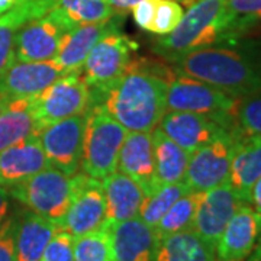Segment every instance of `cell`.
I'll list each match as a JSON object with an SVG mask.
<instances>
[{
    "mask_svg": "<svg viewBox=\"0 0 261 261\" xmlns=\"http://www.w3.org/2000/svg\"><path fill=\"white\" fill-rule=\"evenodd\" d=\"M173 70L130 61L125 73L111 86L90 90L89 108H99L130 132H149L167 112V80ZM87 108V109H89Z\"/></svg>",
    "mask_w": 261,
    "mask_h": 261,
    "instance_id": "obj_1",
    "label": "cell"
},
{
    "mask_svg": "<svg viewBox=\"0 0 261 261\" xmlns=\"http://www.w3.org/2000/svg\"><path fill=\"white\" fill-rule=\"evenodd\" d=\"M173 73L189 75L240 99L261 87V64L241 49L216 44L168 60Z\"/></svg>",
    "mask_w": 261,
    "mask_h": 261,
    "instance_id": "obj_2",
    "label": "cell"
},
{
    "mask_svg": "<svg viewBox=\"0 0 261 261\" xmlns=\"http://www.w3.org/2000/svg\"><path fill=\"white\" fill-rule=\"evenodd\" d=\"M238 35L228 15L226 0H193L177 27L157 39L154 53L170 60L190 49L229 42Z\"/></svg>",
    "mask_w": 261,
    "mask_h": 261,
    "instance_id": "obj_3",
    "label": "cell"
},
{
    "mask_svg": "<svg viewBox=\"0 0 261 261\" xmlns=\"http://www.w3.org/2000/svg\"><path fill=\"white\" fill-rule=\"evenodd\" d=\"M83 173L73 176L48 166L15 186L9 187L10 197L25 209L60 225L74 196Z\"/></svg>",
    "mask_w": 261,
    "mask_h": 261,
    "instance_id": "obj_4",
    "label": "cell"
},
{
    "mask_svg": "<svg viewBox=\"0 0 261 261\" xmlns=\"http://www.w3.org/2000/svg\"><path fill=\"white\" fill-rule=\"evenodd\" d=\"M128 130L112 116L99 108L86 111L83 155V173L89 177L103 180L118 168V157Z\"/></svg>",
    "mask_w": 261,
    "mask_h": 261,
    "instance_id": "obj_5",
    "label": "cell"
},
{
    "mask_svg": "<svg viewBox=\"0 0 261 261\" xmlns=\"http://www.w3.org/2000/svg\"><path fill=\"white\" fill-rule=\"evenodd\" d=\"M245 135L240 128L225 132L190 154L183 181L192 192H206L229 178L235 147Z\"/></svg>",
    "mask_w": 261,
    "mask_h": 261,
    "instance_id": "obj_6",
    "label": "cell"
},
{
    "mask_svg": "<svg viewBox=\"0 0 261 261\" xmlns=\"http://www.w3.org/2000/svg\"><path fill=\"white\" fill-rule=\"evenodd\" d=\"M77 27L60 8H54L44 16L29 20L19 29L15 39L16 61L54 60L65 35Z\"/></svg>",
    "mask_w": 261,
    "mask_h": 261,
    "instance_id": "obj_7",
    "label": "cell"
},
{
    "mask_svg": "<svg viewBox=\"0 0 261 261\" xmlns=\"http://www.w3.org/2000/svg\"><path fill=\"white\" fill-rule=\"evenodd\" d=\"M90 89L82 70L65 73L44 92L32 97L39 129L49 123L84 113L89 108Z\"/></svg>",
    "mask_w": 261,
    "mask_h": 261,
    "instance_id": "obj_8",
    "label": "cell"
},
{
    "mask_svg": "<svg viewBox=\"0 0 261 261\" xmlns=\"http://www.w3.org/2000/svg\"><path fill=\"white\" fill-rule=\"evenodd\" d=\"M159 126L190 154L225 132L238 128L233 113L196 112H166Z\"/></svg>",
    "mask_w": 261,
    "mask_h": 261,
    "instance_id": "obj_9",
    "label": "cell"
},
{
    "mask_svg": "<svg viewBox=\"0 0 261 261\" xmlns=\"http://www.w3.org/2000/svg\"><path fill=\"white\" fill-rule=\"evenodd\" d=\"M86 112L49 123L38 132L48 164L65 174L79 173L83 155Z\"/></svg>",
    "mask_w": 261,
    "mask_h": 261,
    "instance_id": "obj_10",
    "label": "cell"
},
{
    "mask_svg": "<svg viewBox=\"0 0 261 261\" xmlns=\"http://www.w3.org/2000/svg\"><path fill=\"white\" fill-rule=\"evenodd\" d=\"M167 112L233 113L237 99L197 79L171 74L167 80Z\"/></svg>",
    "mask_w": 261,
    "mask_h": 261,
    "instance_id": "obj_11",
    "label": "cell"
},
{
    "mask_svg": "<svg viewBox=\"0 0 261 261\" xmlns=\"http://www.w3.org/2000/svg\"><path fill=\"white\" fill-rule=\"evenodd\" d=\"M135 47L119 32L108 34L92 48L84 61V80L90 90H100L121 77L130 63Z\"/></svg>",
    "mask_w": 261,
    "mask_h": 261,
    "instance_id": "obj_12",
    "label": "cell"
},
{
    "mask_svg": "<svg viewBox=\"0 0 261 261\" xmlns=\"http://www.w3.org/2000/svg\"><path fill=\"white\" fill-rule=\"evenodd\" d=\"M106 224V202L102 183L83 173L71 203L60 222V228L75 238L100 229Z\"/></svg>",
    "mask_w": 261,
    "mask_h": 261,
    "instance_id": "obj_13",
    "label": "cell"
},
{
    "mask_svg": "<svg viewBox=\"0 0 261 261\" xmlns=\"http://www.w3.org/2000/svg\"><path fill=\"white\" fill-rule=\"evenodd\" d=\"M243 203L245 202L237 193L229 180L206 190L202 193L197 205L192 229L205 238L207 243L216 245L225 226Z\"/></svg>",
    "mask_w": 261,
    "mask_h": 261,
    "instance_id": "obj_14",
    "label": "cell"
},
{
    "mask_svg": "<svg viewBox=\"0 0 261 261\" xmlns=\"http://www.w3.org/2000/svg\"><path fill=\"white\" fill-rule=\"evenodd\" d=\"M123 18L125 13H116L115 16L103 22L80 23L74 27L65 35L61 48L54 58V63L64 71V74L82 70L92 48L105 35L121 31Z\"/></svg>",
    "mask_w": 261,
    "mask_h": 261,
    "instance_id": "obj_15",
    "label": "cell"
},
{
    "mask_svg": "<svg viewBox=\"0 0 261 261\" xmlns=\"http://www.w3.org/2000/svg\"><path fill=\"white\" fill-rule=\"evenodd\" d=\"M261 233L260 219L250 203H243L215 245L216 261H245Z\"/></svg>",
    "mask_w": 261,
    "mask_h": 261,
    "instance_id": "obj_16",
    "label": "cell"
},
{
    "mask_svg": "<svg viewBox=\"0 0 261 261\" xmlns=\"http://www.w3.org/2000/svg\"><path fill=\"white\" fill-rule=\"evenodd\" d=\"M113 261H152L160 238L155 228L141 218L108 224Z\"/></svg>",
    "mask_w": 261,
    "mask_h": 261,
    "instance_id": "obj_17",
    "label": "cell"
},
{
    "mask_svg": "<svg viewBox=\"0 0 261 261\" xmlns=\"http://www.w3.org/2000/svg\"><path fill=\"white\" fill-rule=\"evenodd\" d=\"M64 74V71L54 63L48 61H13L0 73V89L12 99L35 97L48 86Z\"/></svg>",
    "mask_w": 261,
    "mask_h": 261,
    "instance_id": "obj_18",
    "label": "cell"
},
{
    "mask_svg": "<svg viewBox=\"0 0 261 261\" xmlns=\"http://www.w3.org/2000/svg\"><path fill=\"white\" fill-rule=\"evenodd\" d=\"M119 171L137 180L148 195L155 189V155L149 132H130L122 144L118 157Z\"/></svg>",
    "mask_w": 261,
    "mask_h": 261,
    "instance_id": "obj_19",
    "label": "cell"
},
{
    "mask_svg": "<svg viewBox=\"0 0 261 261\" xmlns=\"http://www.w3.org/2000/svg\"><path fill=\"white\" fill-rule=\"evenodd\" d=\"M48 166L38 135L31 137L0 152V186L9 189Z\"/></svg>",
    "mask_w": 261,
    "mask_h": 261,
    "instance_id": "obj_20",
    "label": "cell"
},
{
    "mask_svg": "<svg viewBox=\"0 0 261 261\" xmlns=\"http://www.w3.org/2000/svg\"><path fill=\"white\" fill-rule=\"evenodd\" d=\"M106 202L108 224L137 218L145 199V190L137 180L123 173H112L100 180Z\"/></svg>",
    "mask_w": 261,
    "mask_h": 261,
    "instance_id": "obj_21",
    "label": "cell"
},
{
    "mask_svg": "<svg viewBox=\"0 0 261 261\" xmlns=\"http://www.w3.org/2000/svg\"><path fill=\"white\" fill-rule=\"evenodd\" d=\"M60 225L28 209L16 214L15 261H39Z\"/></svg>",
    "mask_w": 261,
    "mask_h": 261,
    "instance_id": "obj_22",
    "label": "cell"
},
{
    "mask_svg": "<svg viewBox=\"0 0 261 261\" xmlns=\"http://www.w3.org/2000/svg\"><path fill=\"white\" fill-rule=\"evenodd\" d=\"M54 8L53 0H18L13 8L0 15V73L15 61V39L19 29Z\"/></svg>",
    "mask_w": 261,
    "mask_h": 261,
    "instance_id": "obj_23",
    "label": "cell"
},
{
    "mask_svg": "<svg viewBox=\"0 0 261 261\" xmlns=\"http://www.w3.org/2000/svg\"><path fill=\"white\" fill-rule=\"evenodd\" d=\"M261 177V135H243L235 147L229 183L250 203L252 185Z\"/></svg>",
    "mask_w": 261,
    "mask_h": 261,
    "instance_id": "obj_24",
    "label": "cell"
},
{
    "mask_svg": "<svg viewBox=\"0 0 261 261\" xmlns=\"http://www.w3.org/2000/svg\"><path fill=\"white\" fill-rule=\"evenodd\" d=\"M152 261H216L215 245L193 229L161 238Z\"/></svg>",
    "mask_w": 261,
    "mask_h": 261,
    "instance_id": "obj_25",
    "label": "cell"
},
{
    "mask_svg": "<svg viewBox=\"0 0 261 261\" xmlns=\"http://www.w3.org/2000/svg\"><path fill=\"white\" fill-rule=\"evenodd\" d=\"M151 135L155 155V187L183 181L190 152L170 140L160 126L151 130Z\"/></svg>",
    "mask_w": 261,
    "mask_h": 261,
    "instance_id": "obj_26",
    "label": "cell"
},
{
    "mask_svg": "<svg viewBox=\"0 0 261 261\" xmlns=\"http://www.w3.org/2000/svg\"><path fill=\"white\" fill-rule=\"evenodd\" d=\"M39 132L32 97L13 99L0 113V152L12 145L35 137Z\"/></svg>",
    "mask_w": 261,
    "mask_h": 261,
    "instance_id": "obj_27",
    "label": "cell"
},
{
    "mask_svg": "<svg viewBox=\"0 0 261 261\" xmlns=\"http://www.w3.org/2000/svg\"><path fill=\"white\" fill-rule=\"evenodd\" d=\"M187 192H190V189L186 186L185 181L155 187L145 196L138 216L145 224L155 228V225L159 224L160 219L166 215L173 203H176Z\"/></svg>",
    "mask_w": 261,
    "mask_h": 261,
    "instance_id": "obj_28",
    "label": "cell"
},
{
    "mask_svg": "<svg viewBox=\"0 0 261 261\" xmlns=\"http://www.w3.org/2000/svg\"><path fill=\"white\" fill-rule=\"evenodd\" d=\"M202 193L203 192L190 190L185 196H181L176 203H173L166 215L160 219L159 224L155 225V231L160 238H164L167 235L180 232V231L192 229Z\"/></svg>",
    "mask_w": 261,
    "mask_h": 261,
    "instance_id": "obj_29",
    "label": "cell"
},
{
    "mask_svg": "<svg viewBox=\"0 0 261 261\" xmlns=\"http://www.w3.org/2000/svg\"><path fill=\"white\" fill-rule=\"evenodd\" d=\"M53 2L56 8L64 10L65 15L77 25L103 22L118 13L105 0H53Z\"/></svg>",
    "mask_w": 261,
    "mask_h": 261,
    "instance_id": "obj_30",
    "label": "cell"
},
{
    "mask_svg": "<svg viewBox=\"0 0 261 261\" xmlns=\"http://www.w3.org/2000/svg\"><path fill=\"white\" fill-rule=\"evenodd\" d=\"M74 261H113L108 224L74 238Z\"/></svg>",
    "mask_w": 261,
    "mask_h": 261,
    "instance_id": "obj_31",
    "label": "cell"
},
{
    "mask_svg": "<svg viewBox=\"0 0 261 261\" xmlns=\"http://www.w3.org/2000/svg\"><path fill=\"white\" fill-rule=\"evenodd\" d=\"M233 118L245 135H261V87L237 99Z\"/></svg>",
    "mask_w": 261,
    "mask_h": 261,
    "instance_id": "obj_32",
    "label": "cell"
},
{
    "mask_svg": "<svg viewBox=\"0 0 261 261\" xmlns=\"http://www.w3.org/2000/svg\"><path fill=\"white\" fill-rule=\"evenodd\" d=\"M183 6L177 0H157L155 15L149 32L157 35H167L178 25L183 18Z\"/></svg>",
    "mask_w": 261,
    "mask_h": 261,
    "instance_id": "obj_33",
    "label": "cell"
},
{
    "mask_svg": "<svg viewBox=\"0 0 261 261\" xmlns=\"http://www.w3.org/2000/svg\"><path fill=\"white\" fill-rule=\"evenodd\" d=\"M226 10L240 34L261 20V0H226Z\"/></svg>",
    "mask_w": 261,
    "mask_h": 261,
    "instance_id": "obj_34",
    "label": "cell"
},
{
    "mask_svg": "<svg viewBox=\"0 0 261 261\" xmlns=\"http://www.w3.org/2000/svg\"><path fill=\"white\" fill-rule=\"evenodd\" d=\"M39 261H74V237L64 229H58Z\"/></svg>",
    "mask_w": 261,
    "mask_h": 261,
    "instance_id": "obj_35",
    "label": "cell"
},
{
    "mask_svg": "<svg viewBox=\"0 0 261 261\" xmlns=\"http://www.w3.org/2000/svg\"><path fill=\"white\" fill-rule=\"evenodd\" d=\"M16 214L9 215L0 224V261H15Z\"/></svg>",
    "mask_w": 261,
    "mask_h": 261,
    "instance_id": "obj_36",
    "label": "cell"
},
{
    "mask_svg": "<svg viewBox=\"0 0 261 261\" xmlns=\"http://www.w3.org/2000/svg\"><path fill=\"white\" fill-rule=\"evenodd\" d=\"M155 8H157V0H141L135 6H132V16L135 23L140 28L149 31L155 15Z\"/></svg>",
    "mask_w": 261,
    "mask_h": 261,
    "instance_id": "obj_37",
    "label": "cell"
},
{
    "mask_svg": "<svg viewBox=\"0 0 261 261\" xmlns=\"http://www.w3.org/2000/svg\"><path fill=\"white\" fill-rule=\"evenodd\" d=\"M250 205L254 207L261 225V177L252 185L251 193H250Z\"/></svg>",
    "mask_w": 261,
    "mask_h": 261,
    "instance_id": "obj_38",
    "label": "cell"
},
{
    "mask_svg": "<svg viewBox=\"0 0 261 261\" xmlns=\"http://www.w3.org/2000/svg\"><path fill=\"white\" fill-rule=\"evenodd\" d=\"M10 209V193L9 189L0 186V224L9 216Z\"/></svg>",
    "mask_w": 261,
    "mask_h": 261,
    "instance_id": "obj_39",
    "label": "cell"
},
{
    "mask_svg": "<svg viewBox=\"0 0 261 261\" xmlns=\"http://www.w3.org/2000/svg\"><path fill=\"white\" fill-rule=\"evenodd\" d=\"M108 5H111L116 12L125 13L126 10L132 9V6H135L141 0H105Z\"/></svg>",
    "mask_w": 261,
    "mask_h": 261,
    "instance_id": "obj_40",
    "label": "cell"
},
{
    "mask_svg": "<svg viewBox=\"0 0 261 261\" xmlns=\"http://www.w3.org/2000/svg\"><path fill=\"white\" fill-rule=\"evenodd\" d=\"M12 100H13V99L10 97L9 94L0 89V113H3L6 111V108L9 106V103L12 102Z\"/></svg>",
    "mask_w": 261,
    "mask_h": 261,
    "instance_id": "obj_41",
    "label": "cell"
},
{
    "mask_svg": "<svg viewBox=\"0 0 261 261\" xmlns=\"http://www.w3.org/2000/svg\"><path fill=\"white\" fill-rule=\"evenodd\" d=\"M18 0H0V15H3L5 12H8L10 8L15 6Z\"/></svg>",
    "mask_w": 261,
    "mask_h": 261,
    "instance_id": "obj_42",
    "label": "cell"
},
{
    "mask_svg": "<svg viewBox=\"0 0 261 261\" xmlns=\"http://www.w3.org/2000/svg\"><path fill=\"white\" fill-rule=\"evenodd\" d=\"M248 261H261V240L260 244H258V247L257 248H254V251L250 254V258Z\"/></svg>",
    "mask_w": 261,
    "mask_h": 261,
    "instance_id": "obj_43",
    "label": "cell"
}]
</instances>
